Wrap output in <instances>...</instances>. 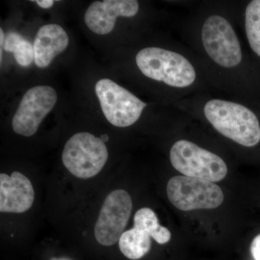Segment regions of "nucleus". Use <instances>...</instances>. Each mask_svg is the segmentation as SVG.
Segmentation results:
<instances>
[{"label": "nucleus", "instance_id": "obj_20", "mask_svg": "<svg viewBox=\"0 0 260 260\" xmlns=\"http://www.w3.org/2000/svg\"><path fill=\"white\" fill-rule=\"evenodd\" d=\"M49 260H73L68 256H59V257H51Z\"/></svg>", "mask_w": 260, "mask_h": 260}, {"label": "nucleus", "instance_id": "obj_1", "mask_svg": "<svg viewBox=\"0 0 260 260\" xmlns=\"http://www.w3.org/2000/svg\"><path fill=\"white\" fill-rule=\"evenodd\" d=\"M206 119L219 133L245 147L260 141V125L254 113L242 104L213 99L205 104Z\"/></svg>", "mask_w": 260, "mask_h": 260}, {"label": "nucleus", "instance_id": "obj_11", "mask_svg": "<svg viewBox=\"0 0 260 260\" xmlns=\"http://www.w3.org/2000/svg\"><path fill=\"white\" fill-rule=\"evenodd\" d=\"M35 192L31 181L20 172L0 174V212L23 213L31 208Z\"/></svg>", "mask_w": 260, "mask_h": 260}, {"label": "nucleus", "instance_id": "obj_2", "mask_svg": "<svg viewBox=\"0 0 260 260\" xmlns=\"http://www.w3.org/2000/svg\"><path fill=\"white\" fill-rule=\"evenodd\" d=\"M136 63L145 76L174 88L190 86L196 79L190 61L179 53L161 48L141 49L136 55Z\"/></svg>", "mask_w": 260, "mask_h": 260}, {"label": "nucleus", "instance_id": "obj_9", "mask_svg": "<svg viewBox=\"0 0 260 260\" xmlns=\"http://www.w3.org/2000/svg\"><path fill=\"white\" fill-rule=\"evenodd\" d=\"M57 101L56 90L48 85H39L25 93L13 116V129L17 134L32 136L43 119L52 110Z\"/></svg>", "mask_w": 260, "mask_h": 260}, {"label": "nucleus", "instance_id": "obj_19", "mask_svg": "<svg viewBox=\"0 0 260 260\" xmlns=\"http://www.w3.org/2000/svg\"><path fill=\"white\" fill-rule=\"evenodd\" d=\"M0 34H1V37H0V45H1V49H0V56H1L2 61V57H3V45L5 40L4 32H3V29L2 28L1 30H0Z\"/></svg>", "mask_w": 260, "mask_h": 260}, {"label": "nucleus", "instance_id": "obj_18", "mask_svg": "<svg viewBox=\"0 0 260 260\" xmlns=\"http://www.w3.org/2000/svg\"><path fill=\"white\" fill-rule=\"evenodd\" d=\"M36 3H37L38 5H39L41 8H44V9H48V8H50L51 7L53 6L54 1H53V0H42V1L38 0V1H36Z\"/></svg>", "mask_w": 260, "mask_h": 260}, {"label": "nucleus", "instance_id": "obj_16", "mask_svg": "<svg viewBox=\"0 0 260 260\" xmlns=\"http://www.w3.org/2000/svg\"><path fill=\"white\" fill-rule=\"evenodd\" d=\"M245 28L251 49L260 56V0L251 1L246 7Z\"/></svg>", "mask_w": 260, "mask_h": 260}, {"label": "nucleus", "instance_id": "obj_14", "mask_svg": "<svg viewBox=\"0 0 260 260\" xmlns=\"http://www.w3.org/2000/svg\"><path fill=\"white\" fill-rule=\"evenodd\" d=\"M134 226L148 232L150 237L159 244H167L172 238L169 229L159 224L156 214L150 208H143L136 212Z\"/></svg>", "mask_w": 260, "mask_h": 260}, {"label": "nucleus", "instance_id": "obj_12", "mask_svg": "<svg viewBox=\"0 0 260 260\" xmlns=\"http://www.w3.org/2000/svg\"><path fill=\"white\" fill-rule=\"evenodd\" d=\"M69 44V37L60 25L48 24L38 30L34 42V61L39 68H47Z\"/></svg>", "mask_w": 260, "mask_h": 260}, {"label": "nucleus", "instance_id": "obj_13", "mask_svg": "<svg viewBox=\"0 0 260 260\" xmlns=\"http://www.w3.org/2000/svg\"><path fill=\"white\" fill-rule=\"evenodd\" d=\"M151 246V237L148 233L135 226L123 233L119 240L121 252L131 260L142 259L150 251Z\"/></svg>", "mask_w": 260, "mask_h": 260}, {"label": "nucleus", "instance_id": "obj_5", "mask_svg": "<svg viewBox=\"0 0 260 260\" xmlns=\"http://www.w3.org/2000/svg\"><path fill=\"white\" fill-rule=\"evenodd\" d=\"M167 192L171 203L182 211L214 209L224 200L223 191L215 183L186 176L172 177L168 182Z\"/></svg>", "mask_w": 260, "mask_h": 260}, {"label": "nucleus", "instance_id": "obj_8", "mask_svg": "<svg viewBox=\"0 0 260 260\" xmlns=\"http://www.w3.org/2000/svg\"><path fill=\"white\" fill-rule=\"evenodd\" d=\"M132 210L133 200L127 191L116 189L107 195L94 229L95 239L101 245L111 246L119 242Z\"/></svg>", "mask_w": 260, "mask_h": 260}, {"label": "nucleus", "instance_id": "obj_21", "mask_svg": "<svg viewBox=\"0 0 260 260\" xmlns=\"http://www.w3.org/2000/svg\"><path fill=\"white\" fill-rule=\"evenodd\" d=\"M101 139L102 140V141L104 142V143H106V142H107L108 140H109V136H108L107 135H102Z\"/></svg>", "mask_w": 260, "mask_h": 260}, {"label": "nucleus", "instance_id": "obj_4", "mask_svg": "<svg viewBox=\"0 0 260 260\" xmlns=\"http://www.w3.org/2000/svg\"><path fill=\"white\" fill-rule=\"evenodd\" d=\"M170 161L186 177L217 182L227 175L228 167L223 159L188 140H179L173 145Z\"/></svg>", "mask_w": 260, "mask_h": 260}, {"label": "nucleus", "instance_id": "obj_17", "mask_svg": "<svg viewBox=\"0 0 260 260\" xmlns=\"http://www.w3.org/2000/svg\"><path fill=\"white\" fill-rule=\"evenodd\" d=\"M251 253L255 260H260V234L256 236L251 244Z\"/></svg>", "mask_w": 260, "mask_h": 260}, {"label": "nucleus", "instance_id": "obj_7", "mask_svg": "<svg viewBox=\"0 0 260 260\" xmlns=\"http://www.w3.org/2000/svg\"><path fill=\"white\" fill-rule=\"evenodd\" d=\"M202 42L207 54L220 66L232 68L242 61V48L237 34L230 23L220 15H210L205 20Z\"/></svg>", "mask_w": 260, "mask_h": 260}, {"label": "nucleus", "instance_id": "obj_15", "mask_svg": "<svg viewBox=\"0 0 260 260\" xmlns=\"http://www.w3.org/2000/svg\"><path fill=\"white\" fill-rule=\"evenodd\" d=\"M4 49L14 54L15 60L20 66L28 67L34 61V45L18 32L8 34Z\"/></svg>", "mask_w": 260, "mask_h": 260}, {"label": "nucleus", "instance_id": "obj_10", "mask_svg": "<svg viewBox=\"0 0 260 260\" xmlns=\"http://www.w3.org/2000/svg\"><path fill=\"white\" fill-rule=\"evenodd\" d=\"M139 10L136 0H104L94 2L85 12V23L92 31L99 35L112 32L119 17L131 18Z\"/></svg>", "mask_w": 260, "mask_h": 260}, {"label": "nucleus", "instance_id": "obj_6", "mask_svg": "<svg viewBox=\"0 0 260 260\" xmlns=\"http://www.w3.org/2000/svg\"><path fill=\"white\" fill-rule=\"evenodd\" d=\"M95 90L104 116L118 127L133 125L147 107L146 103L107 78L99 80Z\"/></svg>", "mask_w": 260, "mask_h": 260}, {"label": "nucleus", "instance_id": "obj_3", "mask_svg": "<svg viewBox=\"0 0 260 260\" xmlns=\"http://www.w3.org/2000/svg\"><path fill=\"white\" fill-rule=\"evenodd\" d=\"M108 157L107 146L101 138L88 133H79L65 143L61 160L73 175L87 179L102 172Z\"/></svg>", "mask_w": 260, "mask_h": 260}]
</instances>
